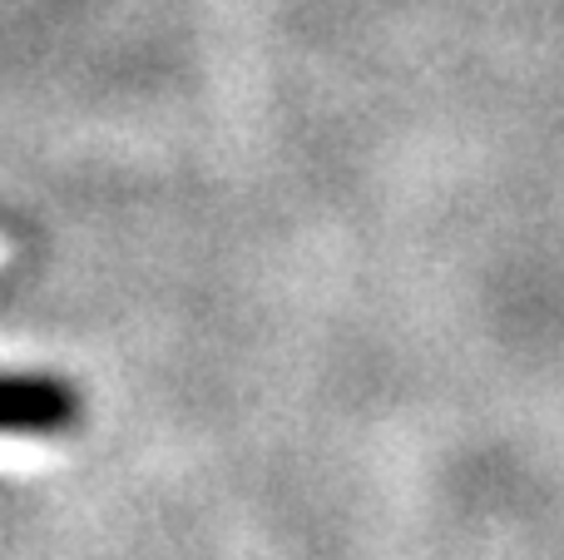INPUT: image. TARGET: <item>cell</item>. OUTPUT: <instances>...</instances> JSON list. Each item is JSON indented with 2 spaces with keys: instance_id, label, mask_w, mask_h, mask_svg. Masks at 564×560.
<instances>
[{
  "instance_id": "1",
  "label": "cell",
  "mask_w": 564,
  "mask_h": 560,
  "mask_svg": "<svg viewBox=\"0 0 564 560\" xmlns=\"http://www.w3.org/2000/svg\"><path fill=\"white\" fill-rule=\"evenodd\" d=\"M79 422V392L59 377H0V432L55 437Z\"/></svg>"
}]
</instances>
